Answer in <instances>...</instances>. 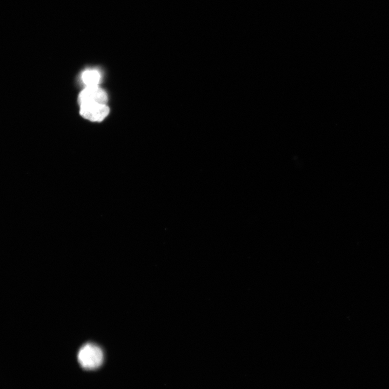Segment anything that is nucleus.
Here are the masks:
<instances>
[{
    "mask_svg": "<svg viewBox=\"0 0 389 389\" xmlns=\"http://www.w3.org/2000/svg\"><path fill=\"white\" fill-rule=\"evenodd\" d=\"M78 360L81 367L87 370H94L101 367L104 360L102 349L93 343H88L79 350Z\"/></svg>",
    "mask_w": 389,
    "mask_h": 389,
    "instance_id": "nucleus-1",
    "label": "nucleus"
},
{
    "mask_svg": "<svg viewBox=\"0 0 389 389\" xmlns=\"http://www.w3.org/2000/svg\"><path fill=\"white\" fill-rule=\"evenodd\" d=\"M80 115L84 118L93 122H101L109 113L106 104L87 103L80 104Z\"/></svg>",
    "mask_w": 389,
    "mask_h": 389,
    "instance_id": "nucleus-2",
    "label": "nucleus"
},
{
    "mask_svg": "<svg viewBox=\"0 0 389 389\" xmlns=\"http://www.w3.org/2000/svg\"><path fill=\"white\" fill-rule=\"evenodd\" d=\"M78 100L80 105L87 103L106 104L108 102V96L104 90L98 86H90L87 87L81 91Z\"/></svg>",
    "mask_w": 389,
    "mask_h": 389,
    "instance_id": "nucleus-3",
    "label": "nucleus"
},
{
    "mask_svg": "<svg viewBox=\"0 0 389 389\" xmlns=\"http://www.w3.org/2000/svg\"><path fill=\"white\" fill-rule=\"evenodd\" d=\"M82 81L87 87L97 86L100 80V75L96 71H87L83 72Z\"/></svg>",
    "mask_w": 389,
    "mask_h": 389,
    "instance_id": "nucleus-4",
    "label": "nucleus"
}]
</instances>
